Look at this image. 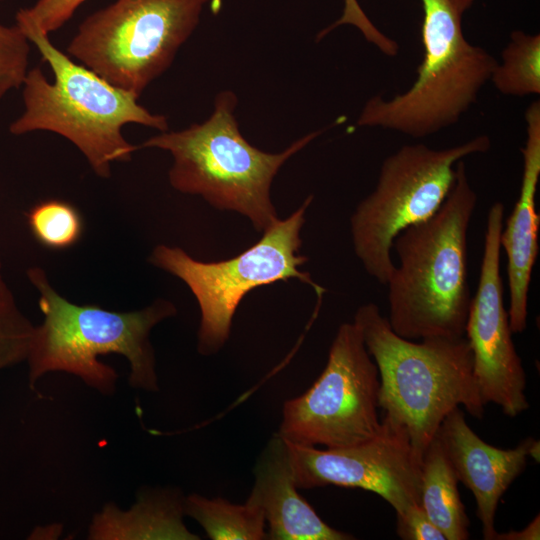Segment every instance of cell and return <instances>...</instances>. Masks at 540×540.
Returning <instances> with one entry per match:
<instances>
[{"instance_id": "obj_1", "label": "cell", "mask_w": 540, "mask_h": 540, "mask_svg": "<svg viewBox=\"0 0 540 540\" xmlns=\"http://www.w3.org/2000/svg\"><path fill=\"white\" fill-rule=\"evenodd\" d=\"M477 203L466 165L455 166L453 185L440 208L394 239L398 265L387 282L392 330L408 340L465 336L471 303L468 228Z\"/></svg>"}, {"instance_id": "obj_2", "label": "cell", "mask_w": 540, "mask_h": 540, "mask_svg": "<svg viewBox=\"0 0 540 540\" xmlns=\"http://www.w3.org/2000/svg\"><path fill=\"white\" fill-rule=\"evenodd\" d=\"M27 277L39 293L43 314V322L35 326L26 360L30 388L45 374L60 371L79 377L101 394L112 395L118 373L98 357L115 353L129 362L131 387L159 391L150 332L177 313L172 302L158 299L141 310L111 311L65 299L40 267L29 268Z\"/></svg>"}, {"instance_id": "obj_3", "label": "cell", "mask_w": 540, "mask_h": 540, "mask_svg": "<svg viewBox=\"0 0 540 540\" xmlns=\"http://www.w3.org/2000/svg\"><path fill=\"white\" fill-rule=\"evenodd\" d=\"M19 28L50 66L54 81L49 82L39 67L29 69L22 85L24 111L9 125L11 134H59L80 150L97 176L109 178L112 163L129 161L138 149L123 136L125 125L168 130L164 115L151 113L138 103V96L72 61L48 34Z\"/></svg>"}, {"instance_id": "obj_4", "label": "cell", "mask_w": 540, "mask_h": 540, "mask_svg": "<svg viewBox=\"0 0 540 540\" xmlns=\"http://www.w3.org/2000/svg\"><path fill=\"white\" fill-rule=\"evenodd\" d=\"M379 373V408L402 425L422 460L444 418L455 408L484 415L465 336L405 339L374 303L360 306L353 321Z\"/></svg>"}, {"instance_id": "obj_5", "label": "cell", "mask_w": 540, "mask_h": 540, "mask_svg": "<svg viewBox=\"0 0 540 540\" xmlns=\"http://www.w3.org/2000/svg\"><path fill=\"white\" fill-rule=\"evenodd\" d=\"M236 105L232 91L220 92L206 121L181 131L161 132L138 149L168 151L173 158L168 177L175 190L200 195L215 208L238 212L255 230L264 232L279 219L270 196L273 178L320 131L305 135L280 153H266L241 134L234 116Z\"/></svg>"}, {"instance_id": "obj_6", "label": "cell", "mask_w": 540, "mask_h": 540, "mask_svg": "<svg viewBox=\"0 0 540 540\" xmlns=\"http://www.w3.org/2000/svg\"><path fill=\"white\" fill-rule=\"evenodd\" d=\"M424 56L411 87L390 99L370 98L358 126L422 138L456 124L490 81L497 60L462 31V15L449 0H420Z\"/></svg>"}, {"instance_id": "obj_7", "label": "cell", "mask_w": 540, "mask_h": 540, "mask_svg": "<svg viewBox=\"0 0 540 540\" xmlns=\"http://www.w3.org/2000/svg\"><path fill=\"white\" fill-rule=\"evenodd\" d=\"M313 196L284 220L278 219L260 240L237 256L222 261L202 262L179 247L157 245L149 263L181 279L195 296L201 320L197 350L202 355L217 353L227 342L232 319L241 300L251 290L277 281L298 279L310 285L319 301L325 289L299 267L307 258L300 255V231Z\"/></svg>"}, {"instance_id": "obj_8", "label": "cell", "mask_w": 540, "mask_h": 540, "mask_svg": "<svg viewBox=\"0 0 540 540\" xmlns=\"http://www.w3.org/2000/svg\"><path fill=\"white\" fill-rule=\"evenodd\" d=\"M490 147V138L479 135L443 149L404 145L384 159L374 190L350 218L355 254L373 279L387 284L395 266V237L440 208L453 185L456 164Z\"/></svg>"}, {"instance_id": "obj_9", "label": "cell", "mask_w": 540, "mask_h": 540, "mask_svg": "<svg viewBox=\"0 0 540 540\" xmlns=\"http://www.w3.org/2000/svg\"><path fill=\"white\" fill-rule=\"evenodd\" d=\"M211 0H116L88 16L67 52L110 84L140 96L172 64Z\"/></svg>"}, {"instance_id": "obj_10", "label": "cell", "mask_w": 540, "mask_h": 540, "mask_svg": "<svg viewBox=\"0 0 540 540\" xmlns=\"http://www.w3.org/2000/svg\"><path fill=\"white\" fill-rule=\"evenodd\" d=\"M379 373L358 326L343 323L313 385L284 402L277 435L297 445L342 448L376 436Z\"/></svg>"}, {"instance_id": "obj_11", "label": "cell", "mask_w": 540, "mask_h": 540, "mask_svg": "<svg viewBox=\"0 0 540 540\" xmlns=\"http://www.w3.org/2000/svg\"><path fill=\"white\" fill-rule=\"evenodd\" d=\"M381 429L362 443L318 449L285 441L298 489L334 485L376 493L400 515L421 504L422 460L406 429L384 416Z\"/></svg>"}, {"instance_id": "obj_12", "label": "cell", "mask_w": 540, "mask_h": 540, "mask_svg": "<svg viewBox=\"0 0 540 540\" xmlns=\"http://www.w3.org/2000/svg\"><path fill=\"white\" fill-rule=\"evenodd\" d=\"M504 210L501 202H495L488 211L479 281L471 298L465 337L483 404H496L505 415L516 417L529 408V403L525 395L526 375L503 302L500 234Z\"/></svg>"}, {"instance_id": "obj_13", "label": "cell", "mask_w": 540, "mask_h": 540, "mask_svg": "<svg viewBox=\"0 0 540 540\" xmlns=\"http://www.w3.org/2000/svg\"><path fill=\"white\" fill-rule=\"evenodd\" d=\"M435 436L458 481L475 497L483 538L494 540L499 500L523 472L529 456L539 461V441L528 437L515 448L494 447L469 427L460 407L444 418Z\"/></svg>"}, {"instance_id": "obj_14", "label": "cell", "mask_w": 540, "mask_h": 540, "mask_svg": "<svg viewBox=\"0 0 540 540\" xmlns=\"http://www.w3.org/2000/svg\"><path fill=\"white\" fill-rule=\"evenodd\" d=\"M526 140L521 148L523 172L519 197L503 222L500 245L507 255L509 287V325L512 333L527 326L528 293L533 267L538 256L540 216L535 195L540 177V102H532L525 111Z\"/></svg>"}, {"instance_id": "obj_15", "label": "cell", "mask_w": 540, "mask_h": 540, "mask_svg": "<svg viewBox=\"0 0 540 540\" xmlns=\"http://www.w3.org/2000/svg\"><path fill=\"white\" fill-rule=\"evenodd\" d=\"M296 486L285 441L275 434L254 468V484L246 501L258 506L271 540H349L351 534L326 524Z\"/></svg>"}, {"instance_id": "obj_16", "label": "cell", "mask_w": 540, "mask_h": 540, "mask_svg": "<svg viewBox=\"0 0 540 540\" xmlns=\"http://www.w3.org/2000/svg\"><path fill=\"white\" fill-rule=\"evenodd\" d=\"M180 490L155 488L141 491L128 510L107 503L94 515L88 531L92 540H199L183 521Z\"/></svg>"}, {"instance_id": "obj_17", "label": "cell", "mask_w": 540, "mask_h": 540, "mask_svg": "<svg viewBox=\"0 0 540 540\" xmlns=\"http://www.w3.org/2000/svg\"><path fill=\"white\" fill-rule=\"evenodd\" d=\"M458 482L435 436L422 458L420 502L428 518L446 540L469 538V518L460 498Z\"/></svg>"}, {"instance_id": "obj_18", "label": "cell", "mask_w": 540, "mask_h": 540, "mask_svg": "<svg viewBox=\"0 0 540 540\" xmlns=\"http://www.w3.org/2000/svg\"><path fill=\"white\" fill-rule=\"evenodd\" d=\"M184 513L198 522L212 540L267 539L263 512L248 501L236 504L194 493L185 496Z\"/></svg>"}, {"instance_id": "obj_19", "label": "cell", "mask_w": 540, "mask_h": 540, "mask_svg": "<svg viewBox=\"0 0 540 540\" xmlns=\"http://www.w3.org/2000/svg\"><path fill=\"white\" fill-rule=\"evenodd\" d=\"M490 81L504 95H539L540 35L513 31Z\"/></svg>"}, {"instance_id": "obj_20", "label": "cell", "mask_w": 540, "mask_h": 540, "mask_svg": "<svg viewBox=\"0 0 540 540\" xmlns=\"http://www.w3.org/2000/svg\"><path fill=\"white\" fill-rule=\"evenodd\" d=\"M29 228L36 240L51 249H65L78 242L83 223L78 210L62 200H46L27 213Z\"/></svg>"}, {"instance_id": "obj_21", "label": "cell", "mask_w": 540, "mask_h": 540, "mask_svg": "<svg viewBox=\"0 0 540 540\" xmlns=\"http://www.w3.org/2000/svg\"><path fill=\"white\" fill-rule=\"evenodd\" d=\"M35 326L19 310L14 295L0 279V371L27 360Z\"/></svg>"}, {"instance_id": "obj_22", "label": "cell", "mask_w": 540, "mask_h": 540, "mask_svg": "<svg viewBox=\"0 0 540 540\" xmlns=\"http://www.w3.org/2000/svg\"><path fill=\"white\" fill-rule=\"evenodd\" d=\"M31 42L15 24L0 23V100L23 85L29 71Z\"/></svg>"}, {"instance_id": "obj_23", "label": "cell", "mask_w": 540, "mask_h": 540, "mask_svg": "<svg viewBox=\"0 0 540 540\" xmlns=\"http://www.w3.org/2000/svg\"><path fill=\"white\" fill-rule=\"evenodd\" d=\"M86 0H37L32 6L16 13V25L33 27L50 34L71 19L75 11Z\"/></svg>"}, {"instance_id": "obj_24", "label": "cell", "mask_w": 540, "mask_h": 540, "mask_svg": "<svg viewBox=\"0 0 540 540\" xmlns=\"http://www.w3.org/2000/svg\"><path fill=\"white\" fill-rule=\"evenodd\" d=\"M350 24L356 27L364 38L375 45L383 54L395 56L399 51L398 43L382 33L368 18L357 0H344L342 16L318 34L321 39L340 25Z\"/></svg>"}, {"instance_id": "obj_25", "label": "cell", "mask_w": 540, "mask_h": 540, "mask_svg": "<svg viewBox=\"0 0 540 540\" xmlns=\"http://www.w3.org/2000/svg\"><path fill=\"white\" fill-rule=\"evenodd\" d=\"M397 516V534L404 540H446L443 533L432 523L421 504L409 508Z\"/></svg>"}, {"instance_id": "obj_26", "label": "cell", "mask_w": 540, "mask_h": 540, "mask_svg": "<svg viewBox=\"0 0 540 540\" xmlns=\"http://www.w3.org/2000/svg\"><path fill=\"white\" fill-rule=\"evenodd\" d=\"M540 521L537 516L527 527L521 531H510L507 533H498L494 540H535L540 537Z\"/></svg>"}, {"instance_id": "obj_27", "label": "cell", "mask_w": 540, "mask_h": 540, "mask_svg": "<svg viewBox=\"0 0 540 540\" xmlns=\"http://www.w3.org/2000/svg\"><path fill=\"white\" fill-rule=\"evenodd\" d=\"M476 0H449L460 15H463Z\"/></svg>"}, {"instance_id": "obj_28", "label": "cell", "mask_w": 540, "mask_h": 540, "mask_svg": "<svg viewBox=\"0 0 540 540\" xmlns=\"http://www.w3.org/2000/svg\"><path fill=\"white\" fill-rule=\"evenodd\" d=\"M2 278V275H1V263H0V279Z\"/></svg>"}, {"instance_id": "obj_29", "label": "cell", "mask_w": 540, "mask_h": 540, "mask_svg": "<svg viewBox=\"0 0 540 540\" xmlns=\"http://www.w3.org/2000/svg\"><path fill=\"white\" fill-rule=\"evenodd\" d=\"M0 1H2V0H0Z\"/></svg>"}]
</instances>
